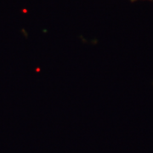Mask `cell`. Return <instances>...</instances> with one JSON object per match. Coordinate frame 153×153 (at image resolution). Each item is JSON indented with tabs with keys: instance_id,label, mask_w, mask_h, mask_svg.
I'll list each match as a JSON object with an SVG mask.
<instances>
[{
	"instance_id": "6da1fadb",
	"label": "cell",
	"mask_w": 153,
	"mask_h": 153,
	"mask_svg": "<svg viewBox=\"0 0 153 153\" xmlns=\"http://www.w3.org/2000/svg\"><path fill=\"white\" fill-rule=\"evenodd\" d=\"M132 1H135V0H132Z\"/></svg>"
}]
</instances>
